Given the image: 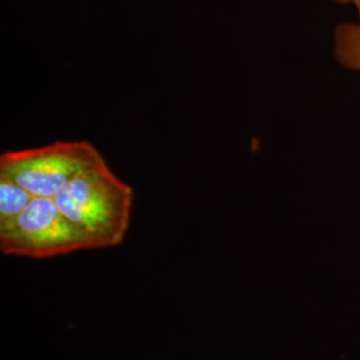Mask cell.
<instances>
[{"mask_svg": "<svg viewBox=\"0 0 360 360\" xmlns=\"http://www.w3.org/2000/svg\"><path fill=\"white\" fill-rule=\"evenodd\" d=\"M53 200L82 232L90 250L123 243L131 221L134 190L116 176L105 160L77 174Z\"/></svg>", "mask_w": 360, "mask_h": 360, "instance_id": "obj_1", "label": "cell"}, {"mask_svg": "<svg viewBox=\"0 0 360 360\" xmlns=\"http://www.w3.org/2000/svg\"><path fill=\"white\" fill-rule=\"evenodd\" d=\"M104 162L86 141L56 142L0 156V176L13 180L34 198H55L77 174Z\"/></svg>", "mask_w": 360, "mask_h": 360, "instance_id": "obj_2", "label": "cell"}, {"mask_svg": "<svg viewBox=\"0 0 360 360\" xmlns=\"http://www.w3.org/2000/svg\"><path fill=\"white\" fill-rule=\"evenodd\" d=\"M0 250L6 255L47 259L90 248L53 198H34L19 217L0 224Z\"/></svg>", "mask_w": 360, "mask_h": 360, "instance_id": "obj_3", "label": "cell"}, {"mask_svg": "<svg viewBox=\"0 0 360 360\" xmlns=\"http://www.w3.org/2000/svg\"><path fill=\"white\" fill-rule=\"evenodd\" d=\"M336 60L348 70L360 74V23H340L334 30Z\"/></svg>", "mask_w": 360, "mask_h": 360, "instance_id": "obj_4", "label": "cell"}, {"mask_svg": "<svg viewBox=\"0 0 360 360\" xmlns=\"http://www.w3.org/2000/svg\"><path fill=\"white\" fill-rule=\"evenodd\" d=\"M34 196L13 180L0 176V224L19 217Z\"/></svg>", "mask_w": 360, "mask_h": 360, "instance_id": "obj_5", "label": "cell"}, {"mask_svg": "<svg viewBox=\"0 0 360 360\" xmlns=\"http://www.w3.org/2000/svg\"><path fill=\"white\" fill-rule=\"evenodd\" d=\"M333 1L338 3V4H342V6H352L358 13L360 23V0H333Z\"/></svg>", "mask_w": 360, "mask_h": 360, "instance_id": "obj_6", "label": "cell"}]
</instances>
